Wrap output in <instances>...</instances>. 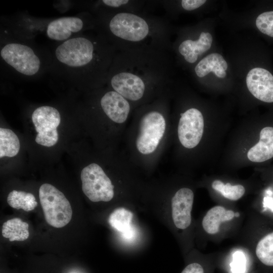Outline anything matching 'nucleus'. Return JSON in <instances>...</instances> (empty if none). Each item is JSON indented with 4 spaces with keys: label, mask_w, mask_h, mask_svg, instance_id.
Instances as JSON below:
<instances>
[{
    "label": "nucleus",
    "mask_w": 273,
    "mask_h": 273,
    "mask_svg": "<svg viewBox=\"0 0 273 273\" xmlns=\"http://www.w3.org/2000/svg\"><path fill=\"white\" fill-rule=\"evenodd\" d=\"M169 77L166 49L142 48L117 51L106 83L128 101L138 102L150 89L165 86Z\"/></svg>",
    "instance_id": "nucleus-1"
},
{
    "label": "nucleus",
    "mask_w": 273,
    "mask_h": 273,
    "mask_svg": "<svg viewBox=\"0 0 273 273\" xmlns=\"http://www.w3.org/2000/svg\"><path fill=\"white\" fill-rule=\"evenodd\" d=\"M96 19L99 32L117 51L142 48L166 49L168 47L165 20L147 12L105 9Z\"/></svg>",
    "instance_id": "nucleus-2"
},
{
    "label": "nucleus",
    "mask_w": 273,
    "mask_h": 273,
    "mask_svg": "<svg viewBox=\"0 0 273 273\" xmlns=\"http://www.w3.org/2000/svg\"><path fill=\"white\" fill-rule=\"evenodd\" d=\"M116 49L100 32L80 35L59 44L55 56L60 66L79 73L81 79L90 85L106 83L108 74L117 53Z\"/></svg>",
    "instance_id": "nucleus-3"
},
{
    "label": "nucleus",
    "mask_w": 273,
    "mask_h": 273,
    "mask_svg": "<svg viewBox=\"0 0 273 273\" xmlns=\"http://www.w3.org/2000/svg\"><path fill=\"white\" fill-rule=\"evenodd\" d=\"M39 198L47 222L56 228L66 225L71 220L72 210L64 194L49 184L42 185Z\"/></svg>",
    "instance_id": "nucleus-4"
},
{
    "label": "nucleus",
    "mask_w": 273,
    "mask_h": 273,
    "mask_svg": "<svg viewBox=\"0 0 273 273\" xmlns=\"http://www.w3.org/2000/svg\"><path fill=\"white\" fill-rule=\"evenodd\" d=\"M82 190L92 202H108L114 197V186L102 167L92 163L81 172Z\"/></svg>",
    "instance_id": "nucleus-5"
},
{
    "label": "nucleus",
    "mask_w": 273,
    "mask_h": 273,
    "mask_svg": "<svg viewBox=\"0 0 273 273\" xmlns=\"http://www.w3.org/2000/svg\"><path fill=\"white\" fill-rule=\"evenodd\" d=\"M165 127V118L160 112L151 111L144 115L136 139L139 152L148 155L154 152L164 134Z\"/></svg>",
    "instance_id": "nucleus-6"
},
{
    "label": "nucleus",
    "mask_w": 273,
    "mask_h": 273,
    "mask_svg": "<svg viewBox=\"0 0 273 273\" xmlns=\"http://www.w3.org/2000/svg\"><path fill=\"white\" fill-rule=\"evenodd\" d=\"M0 53L2 59L21 74L33 76L40 70V59L28 46L17 42L8 43L2 48Z\"/></svg>",
    "instance_id": "nucleus-7"
},
{
    "label": "nucleus",
    "mask_w": 273,
    "mask_h": 273,
    "mask_svg": "<svg viewBox=\"0 0 273 273\" xmlns=\"http://www.w3.org/2000/svg\"><path fill=\"white\" fill-rule=\"evenodd\" d=\"M31 119L37 132L36 143L48 147L56 144L59 139L57 127L61 122L59 111L51 106H40L33 112Z\"/></svg>",
    "instance_id": "nucleus-8"
},
{
    "label": "nucleus",
    "mask_w": 273,
    "mask_h": 273,
    "mask_svg": "<svg viewBox=\"0 0 273 273\" xmlns=\"http://www.w3.org/2000/svg\"><path fill=\"white\" fill-rule=\"evenodd\" d=\"M204 118L201 112L192 108L180 114L177 133L181 145L192 149L198 145L204 130Z\"/></svg>",
    "instance_id": "nucleus-9"
},
{
    "label": "nucleus",
    "mask_w": 273,
    "mask_h": 273,
    "mask_svg": "<svg viewBox=\"0 0 273 273\" xmlns=\"http://www.w3.org/2000/svg\"><path fill=\"white\" fill-rule=\"evenodd\" d=\"M96 27V19L87 21L79 17H63L51 21L47 25L46 33L52 40L64 41L85 28Z\"/></svg>",
    "instance_id": "nucleus-10"
},
{
    "label": "nucleus",
    "mask_w": 273,
    "mask_h": 273,
    "mask_svg": "<svg viewBox=\"0 0 273 273\" xmlns=\"http://www.w3.org/2000/svg\"><path fill=\"white\" fill-rule=\"evenodd\" d=\"M249 91L258 100L267 103H273V75L267 70L255 67L246 76Z\"/></svg>",
    "instance_id": "nucleus-11"
},
{
    "label": "nucleus",
    "mask_w": 273,
    "mask_h": 273,
    "mask_svg": "<svg viewBox=\"0 0 273 273\" xmlns=\"http://www.w3.org/2000/svg\"><path fill=\"white\" fill-rule=\"evenodd\" d=\"M193 201L194 193L190 189L187 188L178 190L172 197V217L178 229L184 230L190 226Z\"/></svg>",
    "instance_id": "nucleus-12"
},
{
    "label": "nucleus",
    "mask_w": 273,
    "mask_h": 273,
    "mask_svg": "<svg viewBox=\"0 0 273 273\" xmlns=\"http://www.w3.org/2000/svg\"><path fill=\"white\" fill-rule=\"evenodd\" d=\"M100 104L106 115L117 123L124 122L130 110L129 101L113 90L108 91L102 96Z\"/></svg>",
    "instance_id": "nucleus-13"
},
{
    "label": "nucleus",
    "mask_w": 273,
    "mask_h": 273,
    "mask_svg": "<svg viewBox=\"0 0 273 273\" xmlns=\"http://www.w3.org/2000/svg\"><path fill=\"white\" fill-rule=\"evenodd\" d=\"M212 36L208 32H202L196 40L186 39L177 47L179 54L187 63H195L199 56L207 51L211 47Z\"/></svg>",
    "instance_id": "nucleus-14"
},
{
    "label": "nucleus",
    "mask_w": 273,
    "mask_h": 273,
    "mask_svg": "<svg viewBox=\"0 0 273 273\" xmlns=\"http://www.w3.org/2000/svg\"><path fill=\"white\" fill-rule=\"evenodd\" d=\"M247 157L254 162H263L273 158V127L262 128L259 142L248 152Z\"/></svg>",
    "instance_id": "nucleus-15"
},
{
    "label": "nucleus",
    "mask_w": 273,
    "mask_h": 273,
    "mask_svg": "<svg viewBox=\"0 0 273 273\" xmlns=\"http://www.w3.org/2000/svg\"><path fill=\"white\" fill-rule=\"evenodd\" d=\"M133 213L124 208L115 209L109 215L108 222L115 231L126 239H131L134 235L131 222Z\"/></svg>",
    "instance_id": "nucleus-16"
},
{
    "label": "nucleus",
    "mask_w": 273,
    "mask_h": 273,
    "mask_svg": "<svg viewBox=\"0 0 273 273\" xmlns=\"http://www.w3.org/2000/svg\"><path fill=\"white\" fill-rule=\"evenodd\" d=\"M234 216L235 213L232 210L216 206L207 211L202 220V226L207 233L215 234L218 232L222 222L230 220Z\"/></svg>",
    "instance_id": "nucleus-17"
},
{
    "label": "nucleus",
    "mask_w": 273,
    "mask_h": 273,
    "mask_svg": "<svg viewBox=\"0 0 273 273\" xmlns=\"http://www.w3.org/2000/svg\"><path fill=\"white\" fill-rule=\"evenodd\" d=\"M29 224L19 218H14L5 222L2 226V233L4 237L11 242L23 241L29 236Z\"/></svg>",
    "instance_id": "nucleus-18"
},
{
    "label": "nucleus",
    "mask_w": 273,
    "mask_h": 273,
    "mask_svg": "<svg viewBox=\"0 0 273 273\" xmlns=\"http://www.w3.org/2000/svg\"><path fill=\"white\" fill-rule=\"evenodd\" d=\"M20 147L17 135L11 129L0 128V157H13L19 152Z\"/></svg>",
    "instance_id": "nucleus-19"
},
{
    "label": "nucleus",
    "mask_w": 273,
    "mask_h": 273,
    "mask_svg": "<svg viewBox=\"0 0 273 273\" xmlns=\"http://www.w3.org/2000/svg\"><path fill=\"white\" fill-rule=\"evenodd\" d=\"M222 66L226 70L228 68L226 62L223 57L218 53L210 54L201 60L194 68L196 75L202 78L210 72H214L219 66Z\"/></svg>",
    "instance_id": "nucleus-20"
},
{
    "label": "nucleus",
    "mask_w": 273,
    "mask_h": 273,
    "mask_svg": "<svg viewBox=\"0 0 273 273\" xmlns=\"http://www.w3.org/2000/svg\"><path fill=\"white\" fill-rule=\"evenodd\" d=\"M7 200L11 207L25 211H30L37 206L35 197L32 194L22 191L13 190L9 193Z\"/></svg>",
    "instance_id": "nucleus-21"
},
{
    "label": "nucleus",
    "mask_w": 273,
    "mask_h": 273,
    "mask_svg": "<svg viewBox=\"0 0 273 273\" xmlns=\"http://www.w3.org/2000/svg\"><path fill=\"white\" fill-rule=\"evenodd\" d=\"M102 6L107 10L126 11L133 12H145V2L139 1L129 0H103L100 1Z\"/></svg>",
    "instance_id": "nucleus-22"
},
{
    "label": "nucleus",
    "mask_w": 273,
    "mask_h": 273,
    "mask_svg": "<svg viewBox=\"0 0 273 273\" xmlns=\"http://www.w3.org/2000/svg\"><path fill=\"white\" fill-rule=\"evenodd\" d=\"M255 252L263 264L273 266V232L265 235L258 242Z\"/></svg>",
    "instance_id": "nucleus-23"
},
{
    "label": "nucleus",
    "mask_w": 273,
    "mask_h": 273,
    "mask_svg": "<svg viewBox=\"0 0 273 273\" xmlns=\"http://www.w3.org/2000/svg\"><path fill=\"white\" fill-rule=\"evenodd\" d=\"M212 187L225 198L233 201L238 200L241 198L245 192L244 187L241 185L232 186L229 183L224 184L219 180L213 181Z\"/></svg>",
    "instance_id": "nucleus-24"
},
{
    "label": "nucleus",
    "mask_w": 273,
    "mask_h": 273,
    "mask_svg": "<svg viewBox=\"0 0 273 273\" xmlns=\"http://www.w3.org/2000/svg\"><path fill=\"white\" fill-rule=\"evenodd\" d=\"M256 26L262 33L273 37V11L260 14L256 18Z\"/></svg>",
    "instance_id": "nucleus-25"
},
{
    "label": "nucleus",
    "mask_w": 273,
    "mask_h": 273,
    "mask_svg": "<svg viewBox=\"0 0 273 273\" xmlns=\"http://www.w3.org/2000/svg\"><path fill=\"white\" fill-rule=\"evenodd\" d=\"M233 260L230 264L232 273H245L246 269V259L244 253L235 252L233 255Z\"/></svg>",
    "instance_id": "nucleus-26"
},
{
    "label": "nucleus",
    "mask_w": 273,
    "mask_h": 273,
    "mask_svg": "<svg viewBox=\"0 0 273 273\" xmlns=\"http://www.w3.org/2000/svg\"><path fill=\"white\" fill-rule=\"evenodd\" d=\"M205 0H182L181 7L186 11H192L198 9L206 3Z\"/></svg>",
    "instance_id": "nucleus-27"
},
{
    "label": "nucleus",
    "mask_w": 273,
    "mask_h": 273,
    "mask_svg": "<svg viewBox=\"0 0 273 273\" xmlns=\"http://www.w3.org/2000/svg\"><path fill=\"white\" fill-rule=\"evenodd\" d=\"M181 273H204V269L200 264L192 263L187 266Z\"/></svg>",
    "instance_id": "nucleus-28"
},
{
    "label": "nucleus",
    "mask_w": 273,
    "mask_h": 273,
    "mask_svg": "<svg viewBox=\"0 0 273 273\" xmlns=\"http://www.w3.org/2000/svg\"><path fill=\"white\" fill-rule=\"evenodd\" d=\"M214 73L219 78H223L226 76L225 70L221 66H218Z\"/></svg>",
    "instance_id": "nucleus-29"
},
{
    "label": "nucleus",
    "mask_w": 273,
    "mask_h": 273,
    "mask_svg": "<svg viewBox=\"0 0 273 273\" xmlns=\"http://www.w3.org/2000/svg\"><path fill=\"white\" fill-rule=\"evenodd\" d=\"M263 207H268L273 211V199L269 197H265L263 199Z\"/></svg>",
    "instance_id": "nucleus-30"
},
{
    "label": "nucleus",
    "mask_w": 273,
    "mask_h": 273,
    "mask_svg": "<svg viewBox=\"0 0 273 273\" xmlns=\"http://www.w3.org/2000/svg\"><path fill=\"white\" fill-rule=\"evenodd\" d=\"M239 215H240L239 213H238V212L235 213V216L238 217V216H239Z\"/></svg>",
    "instance_id": "nucleus-31"
}]
</instances>
